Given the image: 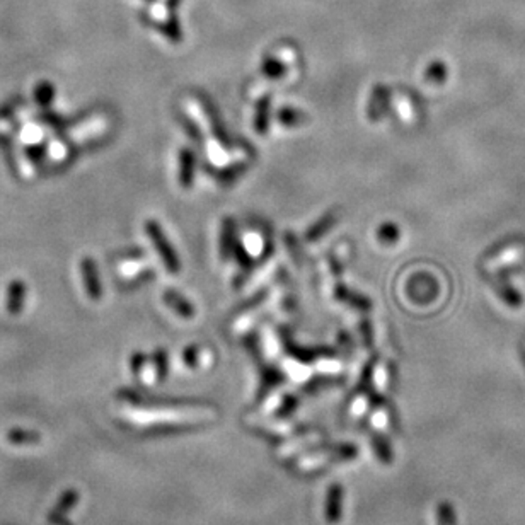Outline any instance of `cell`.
<instances>
[{"instance_id": "cell-5", "label": "cell", "mask_w": 525, "mask_h": 525, "mask_svg": "<svg viewBox=\"0 0 525 525\" xmlns=\"http://www.w3.org/2000/svg\"><path fill=\"white\" fill-rule=\"evenodd\" d=\"M29 152H33V157H40L41 155V149L40 147L29 149Z\"/></svg>"}, {"instance_id": "cell-2", "label": "cell", "mask_w": 525, "mask_h": 525, "mask_svg": "<svg viewBox=\"0 0 525 525\" xmlns=\"http://www.w3.org/2000/svg\"><path fill=\"white\" fill-rule=\"evenodd\" d=\"M24 297H26V283L22 280H13L7 290V310L10 314H19L24 305Z\"/></svg>"}, {"instance_id": "cell-1", "label": "cell", "mask_w": 525, "mask_h": 525, "mask_svg": "<svg viewBox=\"0 0 525 525\" xmlns=\"http://www.w3.org/2000/svg\"><path fill=\"white\" fill-rule=\"evenodd\" d=\"M525 259V244L522 243H512L498 252H493L492 256L485 259L481 264V270L486 277H496L500 271L507 270V268L517 266V264L524 263Z\"/></svg>"}, {"instance_id": "cell-4", "label": "cell", "mask_w": 525, "mask_h": 525, "mask_svg": "<svg viewBox=\"0 0 525 525\" xmlns=\"http://www.w3.org/2000/svg\"><path fill=\"white\" fill-rule=\"evenodd\" d=\"M53 98H55V87L50 82H40L34 87V99H36V102L41 108H47L50 102L53 101Z\"/></svg>"}, {"instance_id": "cell-3", "label": "cell", "mask_w": 525, "mask_h": 525, "mask_svg": "<svg viewBox=\"0 0 525 525\" xmlns=\"http://www.w3.org/2000/svg\"><path fill=\"white\" fill-rule=\"evenodd\" d=\"M82 275H84V283H86L87 294L91 298H99L101 297V282H99L98 271L91 258L82 259Z\"/></svg>"}]
</instances>
